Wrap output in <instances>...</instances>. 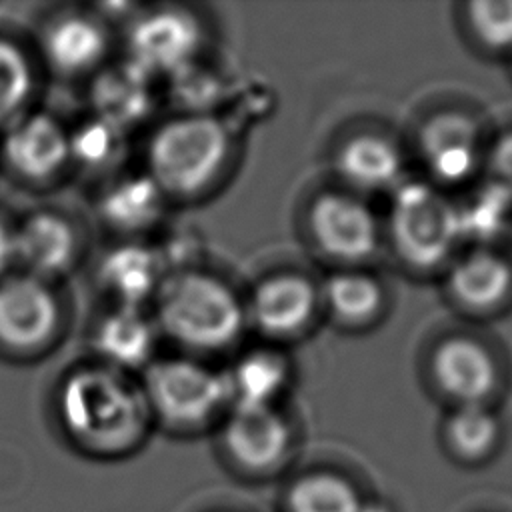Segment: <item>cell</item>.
I'll list each match as a JSON object with an SVG mask.
<instances>
[{"label": "cell", "mask_w": 512, "mask_h": 512, "mask_svg": "<svg viewBox=\"0 0 512 512\" xmlns=\"http://www.w3.org/2000/svg\"><path fill=\"white\" fill-rule=\"evenodd\" d=\"M60 426L76 446L102 456L124 454L148 430L150 408L140 384L98 360L70 368L56 390Z\"/></svg>", "instance_id": "1"}, {"label": "cell", "mask_w": 512, "mask_h": 512, "mask_svg": "<svg viewBox=\"0 0 512 512\" xmlns=\"http://www.w3.org/2000/svg\"><path fill=\"white\" fill-rule=\"evenodd\" d=\"M154 322L184 348L212 352L242 332L244 308L228 284L206 272H174L154 296Z\"/></svg>", "instance_id": "2"}, {"label": "cell", "mask_w": 512, "mask_h": 512, "mask_svg": "<svg viewBox=\"0 0 512 512\" xmlns=\"http://www.w3.org/2000/svg\"><path fill=\"white\" fill-rule=\"evenodd\" d=\"M230 152L224 124L208 114H180L160 124L146 146V174L164 194L202 192Z\"/></svg>", "instance_id": "3"}, {"label": "cell", "mask_w": 512, "mask_h": 512, "mask_svg": "<svg viewBox=\"0 0 512 512\" xmlns=\"http://www.w3.org/2000/svg\"><path fill=\"white\" fill-rule=\"evenodd\" d=\"M140 388L150 414L180 428L206 422L230 398L224 374L182 356L154 358L142 370Z\"/></svg>", "instance_id": "4"}, {"label": "cell", "mask_w": 512, "mask_h": 512, "mask_svg": "<svg viewBox=\"0 0 512 512\" xmlns=\"http://www.w3.org/2000/svg\"><path fill=\"white\" fill-rule=\"evenodd\" d=\"M390 230L400 256L422 270L444 262L462 238L458 210L418 182L396 192Z\"/></svg>", "instance_id": "5"}, {"label": "cell", "mask_w": 512, "mask_h": 512, "mask_svg": "<svg viewBox=\"0 0 512 512\" xmlns=\"http://www.w3.org/2000/svg\"><path fill=\"white\" fill-rule=\"evenodd\" d=\"M62 326V300L52 282L16 270L0 278V350L20 356L48 348Z\"/></svg>", "instance_id": "6"}, {"label": "cell", "mask_w": 512, "mask_h": 512, "mask_svg": "<svg viewBox=\"0 0 512 512\" xmlns=\"http://www.w3.org/2000/svg\"><path fill=\"white\" fill-rule=\"evenodd\" d=\"M202 36L182 10L158 8L136 16L126 34V60L152 80L172 76L196 60Z\"/></svg>", "instance_id": "7"}, {"label": "cell", "mask_w": 512, "mask_h": 512, "mask_svg": "<svg viewBox=\"0 0 512 512\" xmlns=\"http://www.w3.org/2000/svg\"><path fill=\"white\" fill-rule=\"evenodd\" d=\"M2 132V160L22 180L46 182L70 164L68 128L50 112H24Z\"/></svg>", "instance_id": "8"}, {"label": "cell", "mask_w": 512, "mask_h": 512, "mask_svg": "<svg viewBox=\"0 0 512 512\" xmlns=\"http://www.w3.org/2000/svg\"><path fill=\"white\" fill-rule=\"evenodd\" d=\"M14 228V264L48 282L68 274L82 250L76 224L50 208L26 214Z\"/></svg>", "instance_id": "9"}, {"label": "cell", "mask_w": 512, "mask_h": 512, "mask_svg": "<svg viewBox=\"0 0 512 512\" xmlns=\"http://www.w3.org/2000/svg\"><path fill=\"white\" fill-rule=\"evenodd\" d=\"M108 28L100 14L68 10L46 20L40 32L44 62L60 76L76 78L100 70L108 56Z\"/></svg>", "instance_id": "10"}, {"label": "cell", "mask_w": 512, "mask_h": 512, "mask_svg": "<svg viewBox=\"0 0 512 512\" xmlns=\"http://www.w3.org/2000/svg\"><path fill=\"white\" fill-rule=\"evenodd\" d=\"M318 246L340 260H364L378 246V224L370 208L348 194H324L310 210Z\"/></svg>", "instance_id": "11"}, {"label": "cell", "mask_w": 512, "mask_h": 512, "mask_svg": "<svg viewBox=\"0 0 512 512\" xmlns=\"http://www.w3.org/2000/svg\"><path fill=\"white\" fill-rule=\"evenodd\" d=\"M156 340V322L134 306L108 304L90 330V346L96 360L126 374L144 370L154 360Z\"/></svg>", "instance_id": "12"}, {"label": "cell", "mask_w": 512, "mask_h": 512, "mask_svg": "<svg viewBox=\"0 0 512 512\" xmlns=\"http://www.w3.org/2000/svg\"><path fill=\"white\" fill-rule=\"evenodd\" d=\"M162 256L136 240H124L104 252L98 264V284L108 304L142 308L154 300L164 282Z\"/></svg>", "instance_id": "13"}, {"label": "cell", "mask_w": 512, "mask_h": 512, "mask_svg": "<svg viewBox=\"0 0 512 512\" xmlns=\"http://www.w3.org/2000/svg\"><path fill=\"white\" fill-rule=\"evenodd\" d=\"M152 82L126 58L102 66L90 82L92 116L124 132L136 128L154 108Z\"/></svg>", "instance_id": "14"}, {"label": "cell", "mask_w": 512, "mask_h": 512, "mask_svg": "<svg viewBox=\"0 0 512 512\" xmlns=\"http://www.w3.org/2000/svg\"><path fill=\"white\" fill-rule=\"evenodd\" d=\"M420 150L438 180L458 184L470 178L480 162L478 128L462 114H438L424 126Z\"/></svg>", "instance_id": "15"}, {"label": "cell", "mask_w": 512, "mask_h": 512, "mask_svg": "<svg viewBox=\"0 0 512 512\" xmlns=\"http://www.w3.org/2000/svg\"><path fill=\"white\" fill-rule=\"evenodd\" d=\"M438 386L460 404H482L496 386V364L490 352L472 338L442 342L432 358Z\"/></svg>", "instance_id": "16"}, {"label": "cell", "mask_w": 512, "mask_h": 512, "mask_svg": "<svg viewBox=\"0 0 512 512\" xmlns=\"http://www.w3.org/2000/svg\"><path fill=\"white\" fill-rule=\"evenodd\" d=\"M318 296L314 286L298 274H276L264 280L250 302V316L270 336H290L314 316Z\"/></svg>", "instance_id": "17"}, {"label": "cell", "mask_w": 512, "mask_h": 512, "mask_svg": "<svg viewBox=\"0 0 512 512\" xmlns=\"http://www.w3.org/2000/svg\"><path fill=\"white\" fill-rule=\"evenodd\" d=\"M288 438V426L272 406H234L224 428L230 454L250 468L276 464L286 452Z\"/></svg>", "instance_id": "18"}, {"label": "cell", "mask_w": 512, "mask_h": 512, "mask_svg": "<svg viewBox=\"0 0 512 512\" xmlns=\"http://www.w3.org/2000/svg\"><path fill=\"white\" fill-rule=\"evenodd\" d=\"M166 194L146 174H122L112 178L98 196V216L102 222L124 236L152 228L164 208Z\"/></svg>", "instance_id": "19"}, {"label": "cell", "mask_w": 512, "mask_h": 512, "mask_svg": "<svg viewBox=\"0 0 512 512\" xmlns=\"http://www.w3.org/2000/svg\"><path fill=\"white\" fill-rule=\"evenodd\" d=\"M336 170L350 186L376 192L398 180L402 156L390 140L378 134H358L340 146Z\"/></svg>", "instance_id": "20"}, {"label": "cell", "mask_w": 512, "mask_h": 512, "mask_svg": "<svg viewBox=\"0 0 512 512\" xmlns=\"http://www.w3.org/2000/svg\"><path fill=\"white\" fill-rule=\"evenodd\" d=\"M448 288L464 306L492 308L508 296L512 268L494 252L474 250L450 268Z\"/></svg>", "instance_id": "21"}, {"label": "cell", "mask_w": 512, "mask_h": 512, "mask_svg": "<svg viewBox=\"0 0 512 512\" xmlns=\"http://www.w3.org/2000/svg\"><path fill=\"white\" fill-rule=\"evenodd\" d=\"M288 368L282 356L266 350L246 354L230 374H226L230 396L236 406H270L284 388Z\"/></svg>", "instance_id": "22"}, {"label": "cell", "mask_w": 512, "mask_h": 512, "mask_svg": "<svg viewBox=\"0 0 512 512\" xmlns=\"http://www.w3.org/2000/svg\"><path fill=\"white\" fill-rule=\"evenodd\" d=\"M330 312L342 322L358 324L374 318L382 306L380 284L362 272H338L322 288Z\"/></svg>", "instance_id": "23"}, {"label": "cell", "mask_w": 512, "mask_h": 512, "mask_svg": "<svg viewBox=\"0 0 512 512\" xmlns=\"http://www.w3.org/2000/svg\"><path fill=\"white\" fill-rule=\"evenodd\" d=\"M34 64L12 38L0 36V130L26 112L34 92Z\"/></svg>", "instance_id": "24"}, {"label": "cell", "mask_w": 512, "mask_h": 512, "mask_svg": "<svg viewBox=\"0 0 512 512\" xmlns=\"http://www.w3.org/2000/svg\"><path fill=\"white\" fill-rule=\"evenodd\" d=\"M70 162L86 170H108L126 148V132L92 116L78 126L68 128Z\"/></svg>", "instance_id": "25"}, {"label": "cell", "mask_w": 512, "mask_h": 512, "mask_svg": "<svg viewBox=\"0 0 512 512\" xmlns=\"http://www.w3.org/2000/svg\"><path fill=\"white\" fill-rule=\"evenodd\" d=\"M292 512H360L354 488L338 476L314 474L302 478L290 492Z\"/></svg>", "instance_id": "26"}, {"label": "cell", "mask_w": 512, "mask_h": 512, "mask_svg": "<svg viewBox=\"0 0 512 512\" xmlns=\"http://www.w3.org/2000/svg\"><path fill=\"white\" fill-rule=\"evenodd\" d=\"M498 438V420L482 404H462L448 422V440L462 456H480Z\"/></svg>", "instance_id": "27"}, {"label": "cell", "mask_w": 512, "mask_h": 512, "mask_svg": "<svg viewBox=\"0 0 512 512\" xmlns=\"http://www.w3.org/2000/svg\"><path fill=\"white\" fill-rule=\"evenodd\" d=\"M470 24L482 44L512 46V0H478L468 4Z\"/></svg>", "instance_id": "28"}, {"label": "cell", "mask_w": 512, "mask_h": 512, "mask_svg": "<svg viewBox=\"0 0 512 512\" xmlns=\"http://www.w3.org/2000/svg\"><path fill=\"white\" fill-rule=\"evenodd\" d=\"M488 192L490 194H486L480 200H476L474 206H470L464 214L458 210L462 236L470 234V232L490 234V232H494L502 224L504 208H506L508 200H512V198L500 186H496V188H492Z\"/></svg>", "instance_id": "29"}, {"label": "cell", "mask_w": 512, "mask_h": 512, "mask_svg": "<svg viewBox=\"0 0 512 512\" xmlns=\"http://www.w3.org/2000/svg\"><path fill=\"white\" fill-rule=\"evenodd\" d=\"M490 168L500 186L512 198V132L498 138L490 154Z\"/></svg>", "instance_id": "30"}, {"label": "cell", "mask_w": 512, "mask_h": 512, "mask_svg": "<svg viewBox=\"0 0 512 512\" xmlns=\"http://www.w3.org/2000/svg\"><path fill=\"white\" fill-rule=\"evenodd\" d=\"M14 266V228L0 218V278Z\"/></svg>", "instance_id": "31"}, {"label": "cell", "mask_w": 512, "mask_h": 512, "mask_svg": "<svg viewBox=\"0 0 512 512\" xmlns=\"http://www.w3.org/2000/svg\"><path fill=\"white\" fill-rule=\"evenodd\" d=\"M360 512H364V510H360ZM366 512H384V510H380V508H370V510H366Z\"/></svg>", "instance_id": "32"}]
</instances>
